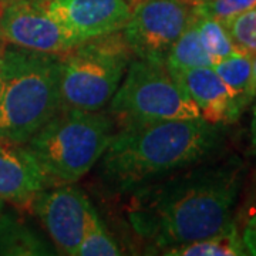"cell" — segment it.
<instances>
[{"label": "cell", "instance_id": "1", "mask_svg": "<svg viewBox=\"0 0 256 256\" xmlns=\"http://www.w3.org/2000/svg\"><path fill=\"white\" fill-rule=\"evenodd\" d=\"M239 186L236 165L171 174L134 191L128 220L161 250L210 238L232 224Z\"/></svg>", "mask_w": 256, "mask_h": 256}, {"label": "cell", "instance_id": "2", "mask_svg": "<svg viewBox=\"0 0 256 256\" xmlns=\"http://www.w3.org/2000/svg\"><path fill=\"white\" fill-rule=\"evenodd\" d=\"M220 141V127L204 118L122 124L101 156L100 175L112 188L134 192L200 162Z\"/></svg>", "mask_w": 256, "mask_h": 256}, {"label": "cell", "instance_id": "3", "mask_svg": "<svg viewBox=\"0 0 256 256\" xmlns=\"http://www.w3.org/2000/svg\"><path fill=\"white\" fill-rule=\"evenodd\" d=\"M62 110L60 54L23 47L0 53V141L24 146Z\"/></svg>", "mask_w": 256, "mask_h": 256}, {"label": "cell", "instance_id": "4", "mask_svg": "<svg viewBox=\"0 0 256 256\" xmlns=\"http://www.w3.org/2000/svg\"><path fill=\"white\" fill-rule=\"evenodd\" d=\"M114 118L98 111L62 108L24 144L50 186L77 182L101 160Z\"/></svg>", "mask_w": 256, "mask_h": 256}, {"label": "cell", "instance_id": "5", "mask_svg": "<svg viewBox=\"0 0 256 256\" xmlns=\"http://www.w3.org/2000/svg\"><path fill=\"white\" fill-rule=\"evenodd\" d=\"M132 58L121 30L84 40L60 54L62 108L101 110L116 94Z\"/></svg>", "mask_w": 256, "mask_h": 256}, {"label": "cell", "instance_id": "6", "mask_svg": "<svg viewBox=\"0 0 256 256\" xmlns=\"http://www.w3.org/2000/svg\"><path fill=\"white\" fill-rule=\"evenodd\" d=\"M120 124L156 120L202 118L191 97L168 73L165 64L134 57L110 100ZM114 121V122H116Z\"/></svg>", "mask_w": 256, "mask_h": 256}, {"label": "cell", "instance_id": "7", "mask_svg": "<svg viewBox=\"0 0 256 256\" xmlns=\"http://www.w3.org/2000/svg\"><path fill=\"white\" fill-rule=\"evenodd\" d=\"M194 0H132L121 33L134 57L165 64L194 14Z\"/></svg>", "mask_w": 256, "mask_h": 256}, {"label": "cell", "instance_id": "8", "mask_svg": "<svg viewBox=\"0 0 256 256\" xmlns=\"http://www.w3.org/2000/svg\"><path fill=\"white\" fill-rule=\"evenodd\" d=\"M28 210L42 220L62 255L76 256L86 232L98 220L87 195L72 184L44 188L34 196Z\"/></svg>", "mask_w": 256, "mask_h": 256}, {"label": "cell", "instance_id": "9", "mask_svg": "<svg viewBox=\"0 0 256 256\" xmlns=\"http://www.w3.org/2000/svg\"><path fill=\"white\" fill-rule=\"evenodd\" d=\"M0 38L42 53L63 54L78 42L50 16L43 2L10 0L2 3Z\"/></svg>", "mask_w": 256, "mask_h": 256}, {"label": "cell", "instance_id": "10", "mask_svg": "<svg viewBox=\"0 0 256 256\" xmlns=\"http://www.w3.org/2000/svg\"><path fill=\"white\" fill-rule=\"evenodd\" d=\"M43 4L78 43L122 30L131 12L128 0H46Z\"/></svg>", "mask_w": 256, "mask_h": 256}, {"label": "cell", "instance_id": "11", "mask_svg": "<svg viewBox=\"0 0 256 256\" xmlns=\"http://www.w3.org/2000/svg\"><path fill=\"white\" fill-rule=\"evenodd\" d=\"M195 102L201 117L210 124H232L242 116L235 94L212 67L168 72Z\"/></svg>", "mask_w": 256, "mask_h": 256}, {"label": "cell", "instance_id": "12", "mask_svg": "<svg viewBox=\"0 0 256 256\" xmlns=\"http://www.w3.org/2000/svg\"><path fill=\"white\" fill-rule=\"evenodd\" d=\"M50 184L26 146L0 141V200L28 208Z\"/></svg>", "mask_w": 256, "mask_h": 256}, {"label": "cell", "instance_id": "13", "mask_svg": "<svg viewBox=\"0 0 256 256\" xmlns=\"http://www.w3.org/2000/svg\"><path fill=\"white\" fill-rule=\"evenodd\" d=\"M0 255L47 256L56 255L53 248L33 229L12 215L0 216Z\"/></svg>", "mask_w": 256, "mask_h": 256}, {"label": "cell", "instance_id": "14", "mask_svg": "<svg viewBox=\"0 0 256 256\" xmlns=\"http://www.w3.org/2000/svg\"><path fill=\"white\" fill-rule=\"evenodd\" d=\"M166 256H244L248 255L242 236L232 222L222 232L210 238L194 240L165 249Z\"/></svg>", "mask_w": 256, "mask_h": 256}, {"label": "cell", "instance_id": "15", "mask_svg": "<svg viewBox=\"0 0 256 256\" xmlns=\"http://www.w3.org/2000/svg\"><path fill=\"white\" fill-rule=\"evenodd\" d=\"M212 64L214 60L202 46L192 14L191 22L185 28L182 34L171 46L165 57V67L168 72H172V70H186L194 67H212Z\"/></svg>", "mask_w": 256, "mask_h": 256}, {"label": "cell", "instance_id": "16", "mask_svg": "<svg viewBox=\"0 0 256 256\" xmlns=\"http://www.w3.org/2000/svg\"><path fill=\"white\" fill-rule=\"evenodd\" d=\"M252 57L246 52L238 50L225 58H220L212 64V68L220 77V80L228 86V88L235 94L238 110L242 114L245 110L244 98L249 87L252 74Z\"/></svg>", "mask_w": 256, "mask_h": 256}, {"label": "cell", "instance_id": "17", "mask_svg": "<svg viewBox=\"0 0 256 256\" xmlns=\"http://www.w3.org/2000/svg\"><path fill=\"white\" fill-rule=\"evenodd\" d=\"M194 23L198 30L202 46L210 56L214 63L239 50L220 20L194 14Z\"/></svg>", "mask_w": 256, "mask_h": 256}, {"label": "cell", "instance_id": "18", "mask_svg": "<svg viewBox=\"0 0 256 256\" xmlns=\"http://www.w3.org/2000/svg\"><path fill=\"white\" fill-rule=\"evenodd\" d=\"M122 255L117 240L106 229L101 220H96L86 232L76 256H118Z\"/></svg>", "mask_w": 256, "mask_h": 256}, {"label": "cell", "instance_id": "19", "mask_svg": "<svg viewBox=\"0 0 256 256\" xmlns=\"http://www.w3.org/2000/svg\"><path fill=\"white\" fill-rule=\"evenodd\" d=\"M235 46L249 54H256V8L222 22Z\"/></svg>", "mask_w": 256, "mask_h": 256}, {"label": "cell", "instance_id": "20", "mask_svg": "<svg viewBox=\"0 0 256 256\" xmlns=\"http://www.w3.org/2000/svg\"><path fill=\"white\" fill-rule=\"evenodd\" d=\"M256 8V0H194V14L226 22Z\"/></svg>", "mask_w": 256, "mask_h": 256}, {"label": "cell", "instance_id": "21", "mask_svg": "<svg viewBox=\"0 0 256 256\" xmlns=\"http://www.w3.org/2000/svg\"><path fill=\"white\" fill-rule=\"evenodd\" d=\"M242 242L245 245L248 255L256 256V210L248 220L242 234Z\"/></svg>", "mask_w": 256, "mask_h": 256}, {"label": "cell", "instance_id": "22", "mask_svg": "<svg viewBox=\"0 0 256 256\" xmlns=\"http://www.w3.org/2000/svg\"><path fill=\"white\" fill-rule=\"evenodd\" d=\"M256 98V54L252 57V74H250V82H249V87L244 98V106L246 108Z\"/></svg>", "mask_w": 256, "mask_h": 256}, {"label": "cell", "instance_id": "23", "mask_svg": "<svg viewBox=\"0 0 256 256\" xmlns=\"http://www.w3.org/2000/svg\"><path fill=\"white\" fill-rule=\"evenodd\" d=\"M250 142H252V148L256 152V104L254 107V112H252V121H250Z\"/></svg>", "mask_w": 256, "mask_h": 256}, {"label": "cell", "instance_id": "24", "mask_svg": "<svg viewBox=\"0 0 256 256\" xmlns=\"http://www.w3.org/2000/svg\"><path fill=\"white\" fill-rule=\"evenodd\" d=\"M2 3H4V2H10V0H0ZM32 2H46V0H32Z\"/></svg>", "mask_w": 256, "mask_h": 256}, {"label": "cell", "instance_id": "25", "mask_svg": "<svg viewBox=\"0 0 256 256\" xmlns=\"http://www.w3.org/2000/svg\"><path fill=\"white\" fill-rule=\"evenodd\" d=\"M0 206H2V200H0Z\"/></svg>", "mask_w": 256, "mask_h": 256}, {"label": "cell", "instance_id": "26", "mask_svg": "<svg viewBox=\"0 0 256 256\" xmlns=\"http://www.w3.org/2000/svg\"><path fill=\"white\" fill-rule=\"evenodd\" d=\"M128 2H132V0H128Z\"/></svg>", "mask_w": 256, "mask_h": 256}, {"label": "cell", "instance_id": "27", "mask_svg": "<svg viewBox=\"0 0 256 256\" xmlns=\"http://www.w3.org/2000/svg\"><path fill=\"white\" fill-rule=\"evenodd\" d=\"M0 53H2V50H0Z\"/></svg>", "mask_w": 256, "mask_h": 256}]
</instances>
